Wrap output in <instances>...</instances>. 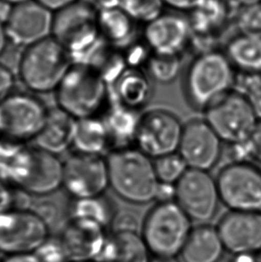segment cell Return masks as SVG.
Returning <instances> with one entry per match:
<instances>
[{
  "label": "cell",
  "instance_id": "1",
  "mask_svg": "<svg viewBox=\"0 0 261 262\" xmlns=\"http://www.w3.org/2000/svg\"><path fill=\"white\" fill-rule=\"evenodd\" d=\"M106 159L110 187L119 198L136 205L156 201L160 183L154 160L136 147H119Z\"/></svg>",
  "mask_w": 261,
  "mask_h": 262
},
{
  "label": "cell",
  "instance_id": "2",
  "mask_svg": "<svg viewBox=\"0 0 261 262\" xmlns=\"http://www.w3.org/2000/svg\"><path fill=\"white\" fill-rule=\"evenodd\" d=\"M235 68L225 52H201L184 72V92L193 108L205 110L215 100L233 91Z\"/></svg>",
  "mask_w": 261,
  "mask_h": 262
},
{
  "label": "cell",
  "instance_id": "3",
  "mask_svg": "<svg viewBox=\"0 0 261 262\" xmlns=\"http://www.w3.org/2000/svg\"><path fill=\"white\" fill-rule=\"evenodd\" d=\"M73 64L70 54L51 36L26 47L18 63V75L34 94L55 92Z\"/></svg>",
  "mask_w": 261,
  "mask_h": 262
},
{
  "label": "cell",
  "instance_id": "4",
  "mask_svg": "<svg viewBox=\"0 0 261 262\" xmlns=\"http://www.w3.org/2000/svg\"><path fill=\"white\" fill-rule=\"evenodd\" d=\"M57 107L75 119L99 117L110 98L108 84L92 68L73 63L55 91Z\"/></svg>",
  "mask_w": 261,
  "mask_h": 262
},
{
  "label": "cell",
  "instance_id": "5",
  "mask_svg": "<svg viewBox=\"0 0 261 262\" xmlns=\"http://www.w3.org/2000/svg\"><path fill=\"white\" fill-rule=\"evenodd\" d=\"M64 162L57 155L38 147L25 145L18 154L6 182L26 194H53L63 185Z\"/></svg>",
  "mask_w": 261,
  "mask_h": 262
},
{
  "label": "cell",
  "instance_id": "6",
  "mask_svg": "<svg viewBox=\"0 0 261 262\" xmlns=\"http://www.w3.org/2000/svg\"><path fill=\"white\" fill-rule=\"evenodd\" d=\"M191 229V219L176 201L158 202L145 216L141 236L154 255L177 256Z\"/></svg>",
  "mask_w": 261,
  "mask_h": 262
},
{
  "label": "cell",
  "instance_id": "7",
  "mask_svg": "<svg viewBox=\"0 0 261 262\" xmlns=\"http://www.w3.org/2000/svg\"><path fill=\"white\" fill-rule=\"evenodd\" d=\"M205 120L223 142L230 145L244 144L258 128V115L253 104L240 92L226 93L205 110Z\"/></svg>",
  "mask_w": 261,
  "mask_h": 262
},
{
  "label": "cell",
  "instance_id": "8",
  "mask_svg": "<svg viewBox=\"0 0 261 262\" xmlns=\"http://www.w3.org/2000/svg\"><path fill=\"white\" fill-rule=\"evenodd\" d=\"M51 37L75 60L101 39L98 9L87 0H79L53 12Z\"/></svg>",
  "mask_w": 261,
  "mask_h": 262
},
{
  "label": "cell",
  "instance_id": "9",
  "mask_svg": "<svg viewBox=\"0 0 261 262\" xmlns=\"http://www.w3.org/2000/svg\"><path fill=\"white\" fill-rule=\"evenodd\" d=\"M50 110L34 93L13 92L0 102V137L26 143L34 141Z\"/></svg>",
  "mask_w": 261,
  "mask_h": 262
},
{
  "label": "cell",
  "instance_id": "10",
  "mask_svg": "<svg viewBox=\"0 0 261 262\" xmlns=\"http://www.w3.org/2000/svg\"><path fill=\"white\" fill-rule=\"evenodd\" d=\"M220 200L231 211L261 212V169L245 161L221 168L215 178Z\"/></svg>",
  "mask_w": 261,
  "mask_h": 262
},
{
  "label": "cell",
  "instance_id": "11",
  "mask_svg": "<svg viewBox=\"0 0 261 262\" xmlns=\"http://www.w3.org/2000/svg\"><path fill=\"white\" fill-rule=\"evenodd\" d=\"M50 236V226L32 209L13 208L0 214V253H34Z\"/></svg>",
  "mask_w": 261,
  "mask_h": 262
},
{
  "label": "cell",
  "instance_id": "12",
  "mask_svg": "<svg viewBox=\"0 0 261 262\" xmlns=\"http://www.w3.org/2000/svg\"><path fill=\"white\" fill-rule=\"evenodd\" d=\"M184 124L171 111L149 110L140 119L135 147L153 160L178 152Z\"/></svg>",
  "mask_w": 261,
  "mask_h": 262
},
{
  "label": "cell",
  "instance_id": "13",
  "mask_svg": "<svg viewBox=\"0 0 261 262\" xmlns=\"http://www.w3.org/2000/svg\"><path fill=\"white\" fill-rule=\"evenodd\" d=\"M175 186V201L191 220L206 223L215 216L221 200L209 172L189 168Z\"/></svg>",
  "mask_w": 261,
  "mask_h": 262
},
{
  "label": "cell",
  "instance_id": "14",
  "mask_svg": "<svg viewBox=\"0 0 261 262\" xmlns=\"http://www.w3.org/2000/svg\"><path fill=\"white\" fill-rule=\"evenodd\" d=\"M110 187L106 158L74 152L63 167V185L72 199L88 198L105 194Z\"/></svg>",
  "mask_w": 261,
  "mask_h": 262
},
{
  "label": "cell",
  "instance_id": "15",
  "mask_svg": "<svg viewBox=\"0 0 261 262\" xmlns=\"http://www.w3.org/2000/svg\"><path fill=\"white\" fill-rule=\"evenodd\" d=\"M178 153L189 168L209 172L221 159L223 141L205 119H192L184 124Z\"/></svg>",
  "mask_w": 261,
  "mask_h": 262
},
{
  "label": "cell",
  "instance_id": "16",
  "mask_svg": "<svg viewBox=\"0 0 261 262\" xmlns=\"http://www.w3.org/2000/svg\"><path fill=\"white\" fill-rule=\"evenodd\" d=\"M53 12L37 2L28 0L13 6L5 23L8 41L26 47L51 36Z\"/></svg>",
  "mask_w": 261,
  "mask_h": 262
},
{
  "label": "cell",
  "instance_id": "17",
  "mask_svg": "<svg viewBox=\"0 0 261 262\" xmlns=\"http://www.w3.org/2000/svg\"><path fill=\"white\" fill-rule=\"evenodd\" d=\"M192 31L189 19L176 13H163L146 24L142 39L151 54L181 56L191 42Z\"/></svg>",
  "mask_w": 261,
  "mask_h": 262
},
{
  "label": "cell",
  "instance_id": "18",
  "mask_svg": "<svg viewBox=\"0 0 261 262\" xmlns=\"http://www.w3.org/2000/svg\"><path fill=\"white\" fill-rule=\"evenodd\" d=\"M216 228L227 252L234 255L261 252V212L229 210Z\"/></svg>",
  "mask_w": 261,
  "mask_h": 262
},
{
  "label": "cell",
  "instance_id": "19",
  "mask_svg": "<svg viewBox=\"0 0 261 262\" xmlns=\"http://www.w3.org/2000/svg\"><path fill=\"white\" fill-rule=\"evenodd\" d=\"M59 237L64 243L72 261L99 259L108 235L106 228L87 220L71 219Z\"/></svg>",
  "mask_w": 261,
  "mask_h": 262
},
{
  "label": "cell",
  "instance_id": "20",
  "mask_svg": "<svg viewBox=\"0 0 261 262\" xmlns=\"http://www.w3.org/2000/svg\"><path fill=\"white\" fill-rule=\"evenodd\" d=\"M111 86L114 101L136 111L147 106L154 93L153 81L140 68H126Z\"/></svg>",
  "mask_w": 261,
  "mask_h": 262
},
{
  "label": "cell",
  "instance_id": "21",
  "mask_svg": "<svg viewBox=\"0 0 261 262\" xmlns=\"http://www.w3.org/2000/svg\"><path fill=\"white\" fill-rule=\"evenodd\" d=\"M76 119L59 107L50 110L46 123L34 142L36 147L58 156L73 147Z\"/></svg>",
  "mask_w": 261,
  "mask_h": 262
},
{
  "label": "cell",
  "instance_id": "22",
  "mask_svg": "<svg viewBox=\"0 0 261 262\" xmlns=\"http://www.w3.org/2000/svg\"><path fill=\"white\" fill-rule=\"evenodd\" d=\"M224 251L217 228L203 224L191 229L181 254L184 262H217Z\"/></svg>",
  "mask_w": 261,
  "mask_h": 262
},
{
  "label": "cell",
  "instance_id": "23",
  "mask_svg": "<svg viewBox=\"0 0 261 262\" xmlns=\"http://www.w3.org/2000/svg\"><path fill=\"white\" fill-rule=\"evenodd\" d=\"M148 252L138 232H117L107 237L97 262H149Z\"/></svg>",
  "mask_w": 261,
  "mask_h": 262
},
{
  "label": "cell",
  "instance_id": "24",
  "mask_svg": "<svg viewBox=\"0 0 261 262\" xmlns=\"http://www.w3.org/2000/svg\"><path fill=\"white\" fill-rule=\"evenodd\" d=\"M100 38L114 48L129 46L136 32V21L120 7L98 10Z\"/></svg>",
  "mask_w": 261,
  "mask_h": 262
},
{
  "label": "cell",
  "instance_id": "25",
  "mask_svg": "<svg viewBox=\"0 0 261 262\" xmlns=\"http://www.w3.org/2000/svg\"><path fill=\"white\" fill-rule=\"evenodd\" d=\"M112 144L103 117L76 119L73 148L75 152L102 156Z\"/></svg>",
  "mask_w": 261,
  "mask_h": 262
},
{
  "label": "cell",
  "instance_id": "26",
  "mask_svg": "<svg viewBox=\"0 0 261 262\" xmlns=\"http://www.w3.org/2000/svg\"><path fill=\"white\" fill-rule=\"evenodd\" d=\"M227 57L235 68L246 74H261V37L240 35L226 44Z\"/></svg>",
  "mask_w": 261,
  "mask_h": 262
},
{
  "label": "cell",
  "instance_id": "27",
  "mask_svg": "<svg viewBox=\"0 0 261 262\" xmlns=\"http://www.w3.org/2000/svg\"><path fill=\"white\" fill-rule=\"evenodd\" d=\"M69 220H87L96 222L105 228L111 227L117 216L112 201L106 195L88 198L72 199L68 206Z\"/></svg>",
  "mask_w": 261,
  "mask_h": 262
},
{
  "label": "cell",
  "instance_id": "28",
  "mask_svg": "<svg viewBox=\"0 0 261 262\" xmlns=\"http://www.w3.org/2000/svg\"><path fill=\"white\" fill-rule=\"evenodd\" d=\"M139 111L113 102L105 111V121L112 143H128L134 142L141 116Z\"/></svg>",
  "mask_w": 261,
  "mask_h": 262
},
{
  "label": "cell",
  "instance_id": "29",
  "mask_svg": "<svg viewBox=\"0 0 261 262\" xmlns=\"http://www.w3.org/2000/svg\"><path fill=\"white\" fill-rule=\"evenodd\" d=\"M189 21L192 34L211 35L226 25L228 17V7L224 0H204L190 12Z\"/></svg>",
  "mask_w": 261,
  "mask_h": 262
},
{
  "label": "cell",
  "instance_id": "30",
  "mask_svg": "<svg viewBox=\"0 0 261 262\" xmlns=\"http://www.w3.org/2000/svg\"><path fill=\"white\" fill-rule=\"evenodd\" d=\"M146 72L153 82L169 84L180 75L182 70L181 56H160L150 54L146 62Z\"/></svg>",
  "mask_w": 261,
  "mask_h": 262
},
{
  "label": "cell",
  "instance_id": "31",
  "mask_svg": "<svg viewBox=\"0 0 261 262\" xmlns=\"http://www.w3.org/2000/svg\"><path fill=\"white\" fill-rule=\"evenodd\" d=\"M154 166L159 183L173 185L189 169L187 164L178 152L154 160Z\"/></svg>",
  "mask_w": 261,
  "mask_h": 262
},
{
  "label": "cell",
  "instance_id": "32",
  "mask_svg": "<svg viewBox=\"0 0 261 262\" xmlns=\"http://www.w3.org/2000/svg\"><path fill=\"white\" fill-rule=\"evenodd\" d=\"M119 7L136 23L148 24L163 14V0H121Z\"/></svg>",
  "mask_w": 261,
  "mask_h": 262
},
{
  "label": "cell",
  "instance_id": "33",
  "mask_svg": "<svg viewBox=\"0 0 261 262\" xmlns=\"http://www.w3.org/2000/svg\"><path fill=\"white\" fill-rule=\"evenodd\" d=\"M235 21L240 34L261 37V3L241 6Z\"/></svg>",
  "mask_w": 261,
  "mask_h": 262
},
{
  "label": "cell",
  "instance_id": "34",
  "mask_svg": "<svg viewBox=\"0 0 261 262\" xmlns=\"http://www.w3.org/2000/svg\"><path fill=\"white\" fill-rule=\"evenodd\" d=\"M34 253L41 262H72L64 243L59 236H49Z\"/></svg>",
  "mask_w": 261,
  "mask_h": 262
},
{
  "label": "cell",
  "instance_id": "35",
  "mask_svg": "<svg viewBox=\"0 0 261 262\" xmlns=\"http://www.w3.org/2000/svg\"><path fill=\"white\" fill-rule=\"evenodd\" d=\"M25 143L0 137V178L6 181L12 165L25 147Z\"/></svg>",
  "mask_w": 261,
  "mask_h": 262
},
{
  "label": "cell",
  "instance_id": "36",
  "mask_svg": "<svg viewBox=\"0 0 261 262\" xmlns=\"http://www.w3.org/2000/svg\"><path fill=\"white\" fill-rule=\"evenodd\" d=\"M15 77L6 64L0 63V102L14 92Z\"/></svg>",
  "mask_w": 261,
  "mask_h": 262
},
{
  "label": "cell",
  "instance_id": "37",
  "mask_svg": "<svg viewBox=\"0 0 261 262\" xmlns=\"http://www.w3.org/2000/svg\"><path fill=\"white\" fill-rule=\"evenodd\" d=\"M138 223L136 217L124 213L119 216H116L113 223L111 225L113 233L117 232H137Z\"/></svg>",
  "mask_w": 261,
  "mask_h": 262
},
{
  "label": "cell",
  "instance_id": "38",
  "mask_svg": "<svg viewBox=\"0 0 261 262\" xmlns=\"http://www.w3.org/2000/svg\"><path fill=\"white\" fill-rule=\"evenodd\" d=\"M14 194L13 187L0 178V214L14 208Z\"/></svg>",
  "mask_w": 261,
  "mask_h": 262
},
{
  "label": "cell",
  "instance_id": "39",
  "mask_svg": "<svg viewBox=\"0 0 261 262\" xmlns=\"http://www.w3.org/2000/svg\"><path fill=\"white\" fill-rule=\"evenodd\" d=\"M204 0H163L165 6L181 12H191Z\"/></svg>",
  "mask_w": 261,
  "mask_h": 262
},
{
  "label": "cell",
  "instance_id": "40",
  "mask_svg": "<svg viewBox=\"0 0 261 262\" xmlns=\"http://www.w3.org/2000/svg\"><path fill=\"white\" fill-rule=\"evenodd\" d=\"M37 2L41 4L42 6L50 9L51 12L62 9L67 6H70L72 4L77 2L79 0H36Z\"/></svg>",
  "mask_w": 261,
  "mask_h": 262
},
{
  "label": "cell",
  "instance_id": "41",
  "mask_svg": "<svg viewBox=\"0 0 261 262\" xmlns=\"http://www.w3.org/2000/svg\"><path fill=\"white\" fill-rule=\"evenodd\" d=\"M3 262H41L35 253H24L16 255L7 256Z\"/></svg>",
  "mask_w": 261,
  "mask_h": 262
},
{
  "label": "cell",
  "instance_id": "42",
  "mask_svg": "<svg viewBox=\"0 0 261 262\" xmlns=\"http://www.w3.org/2000/svg\"><path fill=\"white\" fill-rule=\"evenodd\" d=\"M231 262H261V252H249L234 255Z\"/></svg>",
  "mask_w": 261,
  "mask_h": 262
},
{
  "label": "cell",
  "instance_id": "43",
  "mask_svg": "<svg viewBox=\"0 0 261 262\" xmlns=\"http://www.w3.org/2000/svg\"><path fill=\"white\" fill-rule=\"evenodd\" d=\"M87 1L93 5L98 10L119 7L121 2V0H87Z\"/></svg>",
  "mask_w": 261,
  "mask_h": 262
},
{
  "label": "cell",
  "instance_id": "44",
  "mask_svg": "<svg viewBox=\"0 0 261 262\" xmlns=\"http://www.w3.org/2000/svg\"><path fill=\"white\" fill-rule=\"evenodd\" d=\"M12 8H13V5L7 3L3 0H0V21L4 25L7 21V18L12 11Z\"/></svg>",
  "mask_w": 261,
  "mask_h": 262
},
{
  "label": "cell",
  "instance_id": "45",
  "mask_svg": "<svg viewBox=\"0 0 261 262\" xmlns=\"http://www.w3.org/2000/svg\"><path fill=\"white\" fill-rule=\"evenodd\" d=\"M7 41H8V39H7L5 25L0 21V56L5 51V49L7 47Z\"/></svg>",
  "mask_w": 261,
  "mask_h": 262
},
{
  "label": "cell",
  "instance_id": "46",
  "mask_svg": "<svg viewBox=\"0 0 261 262\" xmlns=\"http://www.w3.org/2000/svg\"><path fill=\"white\" fill-rule=\"evenodd\" d=\"M149 262H179L177 256L154 255L149 259Z\"/></svg>",
  "mask_w": 261,
  "mask_h": 262
},
{
  "label": "cell",
  "instance_id": "47",
  "mask_svg": "<svg viewBox=\"0 0 261 262\" xmlns=\"http://www.w3.org/2000/svg\"><path fill=\"white\" fill-rule=\"evenodd\" d=\"M241 6H248L252 4L261 3V0H233Z\"/></svg>",
  "mask_w": 261,
  "mask_h": 262
},
{
  "label": "cell",
  "instance_id": "48",
  "mask_svg": "<svg viewBox=\"0 0 261 262\" xmlns=\"http://www.w3.org/2000/svg\"><path fill=\"white\" fill-rule=\"evenodd\" d=\"M3 1H6L7 3L11 4V5H16V4L23 3V2H25V1H28V0H3Z\"/></svg>",
  "mask_w": 261,
  "mask_h": 262
},
{
  "label": "cell",
  "instance_id": "49",
  "mask_svg": "<svg viewBox=\"0 0 261 262\" xmlns=\"http://www.w3.org/2000/svg\"><path fill=\"white\" fill-rule=\"evenodd\" d=\"M72 262H97L95 260H82V261H72Z\"/></svg>",
  "mask_w": 261,
  "mask_h": 262
},
{
  "label": "cell",
  "instance_id": "50",
  "mask_svg": "<svg viewBox=\"0 0 261 262\" xmlns=\"http://www.w3.org/2000/svg\"><path fill=\"white\" fill-rule=\"evenodd\" d=\"M0 262H3V259H1V257H0Z\"/></svg>",
  "mask_w": 261,
  "mask_h": 262
}]
</instances>
